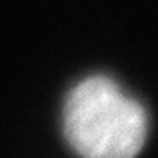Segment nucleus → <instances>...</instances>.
<instances>
[{
    "instance_id": "f257e3e1",
    "label": "nucleus",
    "mask_w": 158,
    "mask_h": 158,
    "mask_svg": "<svg viewBox=\"0 0 158 158\" xmlns=\"http://www.w3.org/2000/svg\"><path fill=\"white\" fill-rule=\"evenodd\" d=\"M63 127L81 158H135L145 142L147 114L110 77L94 76L68 95Z\"/></svg>"
}]
</instances>
